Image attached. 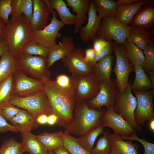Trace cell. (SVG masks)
Masks as SVG:
<instances>
[{
	"label": "cell",
	"instance_id": "27",
	"mask_svg": "<svg viewBox=\"0 0 154 154\" xmlns=\"http://www.w3.org/2000/svg\"><path fill=\"white\" fill-rule=\"evenodd\" d=\"M153 33V30L148 31L142 27H132L126 41L133 43L143 50L151 40V37Z\"/></svg>",
	"mask_w": 154,
	"mask_h": 154
},
{
	"label": "cell",
	"instance_id": "16",
	"mask_svg": "<svg viewBox=\"0 0 154 154\" xmlns=\"http://www.w3.org/2000/svg\"><path fill=\"white\" fill-rule=\"evenodd\" d=\"M33 16L31 21L32 31L41 30L48 25L50 15L56 12L49 6L47 0H32Z\"/></svg>",
	"mask_w": 154,
	"mask_h": 154
},
{
	"label": "cell",
	"instance_id": "23",
	"mask_svg": "<svg viewBox=\"0 0 154 154\" xmlns=\"http://www.w3.org/2000/svg\"><path fill=\"white\" fill-rule=\"evenodd\" d=\"M147 2L146 0H140L131 5H119L114 17L122 24L129 25L135 15L141 7Z\"/></svg>",
	"mask_w": 154,
	"mask_h": 154
},
{
	"label": "cell",
	"instance_id": "55",
	"mask_svg": "<svg viewBox=\"0 0 154 154\" xmlns=\"http://www.w3.org/2000/svg\"><path fill=\"white\" fill-rule=\"evenodd\" d=\"M150 129L153 132H154V119H153L149 121L148 123Z\"/></svg>",
	"mask_w": 154,
	"mask_h": 154
},
{
	"label": "cell",
	"instance_id": "43",
	"mask_svg": "<svg viewBox=\"0 0 154 154\" xmlns=\"http://www.w3.org/2000/svg\"><path fill=\"white\" fill-rule=\"evenodd\" d=\"M11 0H0V18L7 25L10 22L9 19L11 9Z\"/></svg>",
	"mask_w": 154,
	"mask_h": 154
},
{
	"label": "cell",
	"instance_id": "19",
	"mask_svg": "<svg viewBox=\"0 0 154 154\" xmlns=\"http://www.w3.org/2000/svg\"><path fill=\"white\" fill-rule=\"evenodd\" d=\"M114 59V57L111 55H108L92 66L93 80L96 84L100 85L103 82L110 80Z\"/></svg>",
	"mask_w": 154,
	"mask_h": 154
},
{
	"label": "cell",
	"instance_id": "7",
	"mask_svg": "<svg viewBox=\"0 0 154 154\" xmlns=\"http://www.w3.org/2000/svg\"><path fill=\"white\" fill-rule=\"evenodd\" d=\"M132 28L121 23L114 17L102 18L96 38L102 39L109 42L112 40L119 45H123Z\"/></svg>",
	"mask_w": 154,
	"mask_h": 154
},
{
	"label": "cell",
	"instance_id": "57",
	"mask_svg": "<svg viewBox=\"0 0 154 154\" xmlns=\"http://www.w3.org/2000/svg\"><path fill=\"white\" fill-rule=\"evenodd\" d=\"M46 154H55L53 151H48Z\"/></svg>",
	"mask_w": 154,
	"mask_h": 154
},
{
	"label": "cell",
	"instance_id": "21",
	"mask_svg": "<svg viewBox=\"0 0 154 154\" xmlns=\"http://www.w3.org/2000/svg\"><path fill=\"white\" fill-rule=\"evenodd\" d=\"M146 4L143 5L135 15L130 24V26L147 29L153 26L154 23V5L153 4Z\"/></svg>",
	"mask_w": 154,
	"mask_h": 154
},
{
	"label": "cell",
	"instance_id": "52",
	"mask_svg": "<svg viewBox=\"0 0 154 154\" xmlns=\"http://www.w3.org/2000/svg\"><path fill=\"white\" fill-rule=\"evenodd\" d=\"M6 26V23L0 18V40L3 39Z\"/></svg>",
	"mask_w": 154,
	"mask_h": 154
},
{
	"label": "cell",
	"instance_id": "20",
	"mask_svg": "<svg viewBox=\"0 0 154 154\" xmlns=\"http://www.w3.org/2000/svg\"><path fill=\"white\" fill-rule=\"evenodd\" d=\"M21 133L31 131L37 129L38 124L36 119L26 110L21 109L18 114L9 121Z\"/></svg>",
	"mask_w": 154,
	"mask_h": 154
},
{
	"label": "cell",
	"instance_id": "8",
	"mask_svg": "<svg viewBox=\"0 0 154 154\" xmlns=\"http://www.w3.org/2000/svg\"><path fill=\"white\" fill-rule=\"evenodd\" d=\"M112 45L113 52L116 57L113 71L116 76L115 80L117 88L122 92L127 86L130 73L134 71V66L127 56L123 45H119L114 42Z\"/></svg>",
	"mask_w": 154,
	"mask_h": 154
},
{
	"label": "cell",
	"instance_id": "44",
	"mask_svg": "<svg viewBox=\"0 0 154 154\" xmlns=\"http://www.w3.org/2000/svg\"><path fill=\"white\" fill-rule=\"evenodd\" d=\"M113 52L112 43L111 42L103 48L98 53L95 54L93 61L90 63L91 67L100 59L106 56L111 55Z\"/></svg>",
	"mask_w": 154,
	"mask_h": 154
},
{
	"label": "cell",
	"instance_id": "13",
	"mask_svg": "<svg viewBox=\"0 0 154 154\" xmlns=\"http://www.w3.org/2000/svg\"><path fill=\"white\" fill-rule=\"evenodd\" d=\"M56 12L52 15L50 23L43 29L32 32L31 40L49 48L56 44V39L61 36L59 33L65 25L56 18Z\"/></svg>",
	"mask_w": 154,
	"mask_h": 154
},
{
	"label": "cell",
	"instance_id": "31",
	"mask_svg": "<svg viewBox=\"0 0 154 154\" xmlns=\"http://www.w3.org/2000/svg\"><path fill=\"white\" fill-rule=\"evenodd\" d=\"M62 131L52 133L44 132L37 135L39 140L48 151L64 146V142L61 136Z\"/></svg>",
	"mask_w": 154,
	"mask_h": 154
},
{
	"label": "cell",
	"instance_id": "46",
	"mask_svg": "<svg viewBox=\"0 0 154 154\" xmlns=\"http://www.w3.org/2000/svg\"><path fill=\"white\" fill-rule=\"evenodd\" d=\"M60 86L64 88H72V83L70 77L64 74L58 75L55 81Z\"/></svg>",
	"mask_w": 154,
	"mask_h": 154
},
{
	"label": "cell",
	"instance_id": "39",
	"mask_svg": "<svg viewBox=\"0 0 154 154\" xmlns=\"http://www.w3.org/2000/svg\"><path fill=\"white\" fill-rule=\"evenodd\" d=\"M145 55V61L142 66L147 74L154 71V44L151 40L143 50Z\"/></svg>",
	"mask_w": 154,
	"mask_h": 154
},
{
	"label": "cell",
	"instance_id": "11",
	"mask_svg": "<svg viewBox=\"0 0 154 154\" xmlns=\"http://www.w3.org/2000/svg\"><path fill=\"white\" fill-rule=\"evenodd\" d=\"M100 86V90L97 94L85 102L91 108L100 110L103 106L106 107V110L114 108L118 91L115 80L111 78L109 81L102 83Z\"/></svg>",
	"mask_w": 154,
	"mask_h": 154
},
{
	"label": "cell",
	"instance_id": "36",
	"mask_svg": "<svg viewBox=\"0 0 154 154\" xmlns=\"http://www.w3.org/2000/svg\"><path fill=\"white\" fill-rule=\"evenodd\" d=\"M61 136L64 142V146L71 154H92L86 150L77 142L76 138L65 131L62 132Z\"/></svg>",
	"mask_w": 154,
	"mask_h": 154
},
{
	"label": "cell",
	"instance_id": "33",
	"mask_svg": "<svg viewBox=\"0 0 154 154\" xmlns=\"http://www.w3.org/2000/svg\"><path fill=\"white\" fill-rule=\"evenodd\" d=\"M104 128L101 124L98 126L89 131L83 136L76 138V140L82 147L91 152L96 138L100 135L103 134Z\"/></svg>",
	"mask_w": 154,
	"mask_h": 154
},
{
	"label": "cell",
	"instance_id": "2",
	"mask_svg": "<svg viewBox=\"0 0 154 154\" xmlns=\"http://www.w3.org/2000/svg\"><path fill=\"white\" fill-rule=\"evenodd\" d=\"M105 111L91 108L85 101L76 103L73 119L62 126L68 134L81 137L101 124Z\"/></svg>",
	"mask_w": 154,
	"mask_h": 154
},
{
	"label": "cell",
	"instance_id": "24",
	"mask_svg": "<svg viewBox=\"0 0 154 154\" xmlns=\"http://www.w3.org/2000/svg\"><path fill=\"white\" fill-rule=\"evenodd\" d=\"M111 143V154H138V145L133 141H125L114 133L110 134Z\"/></svg>",
	"mask_w": 154,
	"mask_h": 154
},
{
	"label": "cell",
	"instance_id": "14",
	"mask_svg": "<svg viewBox=\"0 0 154 154\" xmlns=\"http://www.w3.org/2000/svg\"><path fill=\"white\" fill-rule=\"evenodd\" d=\"M84 50L76 47L62 60L64 66L73 76H87L92 74L90 63L84 60Z\"/></svg>",
	"mask_w": 154,
	"mask_h": 154
},
{
	"label": "cell",
	"instance_id": "25",
	"mask_svg": "<svg viewBox=\"0 0 154 154\" xmlns=\"http://www.w3.org/2000/svg\"><path fill=\"white\" fill-rule=\"evenodd\" d=\"M47 1L50 7L57 12L61 22L64 25L75 26L76 16L71 12L65 1L63 0H47Z\"/></svg>",
	"mask_w": 154,
	"mask_h": 154
},
{
	"label": "cell",
	"instance_id": "53",
	"mask_svg": "<svg viewBox=\"0 0 154 154\" xmlns=\"http://www.w3.org/2000/svg\"><path fill=\"white\" fill-rule=\"evenodd\" d=\"M53 151L55 154H70L69 151L64 146L58 147Z\"/></svg>",
	"mask_w": 154,
	"mask_h": 154
},
{
	"label": "cell",
	"instance_id": "40",
	"mask_svg": "<svg viewBox=\"0 0 154 154\" xmlns=\"http://www.w3.org/2000/svg\"><path fill=\"white\" fill-rule=\"evenodd\" d=\"M13 85L12 75L0 83V105L10 100L12 96Z\"/></svg>",
	"mask_w": 154,
	"mask_h": 154
},
{
	"label": "cell",
	"instance_id": "30",
	"mask_svg": "<svg viewBox=\"0 0 154 154\" xmlns=\"http://www.w3.org/2000/svg\"><path fill=\"white\" fill-rule=\"evenodd\" d=\"M17 69L15 58L6 51L0 58V83Z\"/></svg>",
	"mask_w": 154,
	"mask_h": 154
},
{
	"label": "cell",
	"instance_id": "56",
	"mask_svg": "<svg viewBox=\"0 0 154 154\" xmlns=\"http://www.w3.org/2000/svg\"><path fill=\"white\" fill-rule=\"evenodd\" d=\"M147 75L153 84L154 85V71H151L148 73Z\"/></svg>",
	"mask_w": 154,
	"mask_h": 154
},
{
	"label": "cell",
	"instance_id": "18",
	"mask_svg": "<svg viewBox=\"0 0 154 154\" xmlns=\"http://www.w3.org/2000/svg\"><path fill=\"white\" fill-rule=\"evenodd\" d=\"M88 15L86 25L81 27L78 32L81 40L86 43L96 38L100 24L101 20L97 14L94 0H90Z\"/></svg>",
	"mask_w": 154,
	"mask_h": 154
},
{
	"label": "cell",
	"instance_id": "50",
	"mask_svg": "<svg viewBox=\"0 0 154 154\" xmlns=\"http://www.w3.org/2000/svg\"><path fill=\"white\" fill-rule=\"evenodd\" d=\"M48 116L45 114H41L38 116L36 119V121L39 124L44 125L47 124Z\"/></svg>",
	"mask_w": 154,
	"mask_h": 154
},
{
	"label": "cell",
	"instance_id": "3",
	"mask_svg": "<svg viewBox=\"0 0 154 154\" xmlns=\"http://www.w3.org/2000/svg\"><path fill=\"white\" fill-rule=\"evenodd\" d=\"M32 32L31 21L23 14L6 25L3 39L7 44L8 51L15 58L21 53L24 45L31 40Z\"/></svg>",
	"mask_w": 154,
	"mask_h": 154
},
{
	"label": "cell",
	"instance_id": "28",
	"mask_svg": "<svg viewBox=\"0 0 154 154\" xmlns=\"http://www.w3.org/2000/svg\"><path fill=\"white\" fill-rule=\"evenodd\" d=\"M11 22L15 21L23 14L31 21L33 13L32 0H11Z\"/></svg>",
	"mask_w": 154,
	"mask_h": 154
},
{
	"label": "cell",
	"instance_id": "5",
	"mask_svg": "<svg viewBox=\"0 0 154 154\" xmlns=\"http://www.w3.org/2000/svg\"><path fill=\"white\" fill-rule=\"evenodd\" d=\"M131 84V80H129L126 90L123 92L118 90L113 110L116 113L121 115L134 129L140 131L142 130V127L137 123L134 118V112L137 106V101L132 94Z\"/></svg>",
	"mask_w": 154,
	"mask_h": 154
},
{
	"label": "cell",
	"instance_id": "37",
	"mask_svg": "<svg viewBox=\"0 0 154 154\" xmlns=\"http://www.w3.org/2000/svg\"><path fill=\"white\" fill-rule=\"evenodd\" d=\"M103 136L98 140L96 145L92 150V154H111V143L110 138V132L104 131Z\"/></svg>",
	"mask_w": 154,
	"mask_h": 154
},
{
	"label": "cell",
	"instance_id": "41",
	"mask_svg": "<svg viewBox=\"0 0 154 154\" xmlns=\"http://www.w3.org/2000/svg\"><path fill=\"white\" fill-rule=\"evenodd\" d=\"M20 109L9 101L0 105V110L2 115L7 121H9L14 117Z\"/></svg>",
	"mask_w": 154,
	"mask_h": 154
},
{
	"label": "cell",
	"instance_id": "9",
	"mask_svg": "<svg viewBox=\"0 0 154 154\" xmlns=\"http://www.w3.org/2000/svg\"><path fill=\"white\" fill-rule=\"evenodd\" d=\"M12 76L13 96L26 97L44 90V84L42 80L31 78L20 70L17 69Z\"/></svg>",
	"mask_w": 154,
	"mask_h": 154
},
{
	"label": "cell",
	"instance_id": "38",
	"mask_svg": "<svg viewBox=\"0 0 154 154\" xmlns=\"http://www.w3.org/2000/svg\"><path fill=\"white\" fill-rule=\"evenodd\" d=\"M49 48L37 44L30 40L23 46L21 53L27 55L40 56L47 58Z\"/></svg>",
	"mask_w": 154,
	"mask_h": 154
},
{
	"label": "cell",
	"instance_id": "22",
	"mask_svg": "<svg viewBox=\"0 0 154 154\" xmlns=\"http://www.w3.org/2000/svg\"><path fill=\"white\" fill-rule=\"evenodd\" d=\"M67 5L71 7L72 11L76 13V22L74 33H77L80 28L88 20L86 14L90 7V0H66Z\"/></svg>",
	"mask_w": 154,
	"mask_h": 154
},
{
	"label": "cell",
	"instance_id": "32",
	"mask_svg": "<svg viewBox=\"0 0 154 154\" xmlns=\"http://www.w3.org/2000/svg\"><path fill=\"white\" fill-rule=\"evenodd\" d=\"M95 7L100 20L109 17H114L119 6L116 1L113 0H94Z\"/></svg>",
	"mask_w": 154,
	"mask_h": 154
},
{
	"label": "cell",
	"instance_id": "1",
	"mask_svg": "<svg viewBox=\"0 0 154 154\" xmlns=\"http://www.w3.org/2000/svg\"><path fill=\"white\" fill-rule=\"evenodd\" d=\"M44 90L46 94L53 114L58 117L56 124L62 126L71 121L73 118L76 102L72 87H61L50 78L44 77Z\"/></svg>",
	"mask_w": 154,
	"mask_h": 154
},
{
	"label": "cell",
	"instance_id": "47",
	"mask_svg": "<svg viewBox=\"0 0 154 154\" xmlns=\"http://www.w3.org/2000/svg\"><path fill=\"white\" fill-rule=\"evenodd\" d=\"M93 40V49L95 54L98 53L103 48L108 44L110 42L102 39L95 38Z\"/></svg>",
	"mask_w": 154,
	"mask_h": 154
},
{
	"label": "cell",
	"instance_id": "35",
	"mask_svg": "<svg viewBox=\"0 0 154 154\" xmlns=\"http://www.w3.org/2000/svg\"><path fill=\"white\" fill-rule=\"evenodd\" d=\"M25 152L22 143L16 141L13 137L5 139L0 147V154H22Z\"/></svg>",
	"mask_w": 154,
	"mask_h": 154
},
{
	"label": "cell",
	"instance_id": "26",
	"mask_svg": "<svg viewBox=\"0 0 154 154\" xmlns=\"http://www.w3.org/2000/svg\"><path fill=\"white\" fill-rule=\"evenodd\" d=\"M22 143L25 152L30 154H46L48 150L31 131L21 133Z\"/></svg>",
	"mask_w": 154,
	"mask_h": 154
},
{
	"label": "cell",
	"instance_id": "4",
	"mask_svg": "<svg viewBox=\"0 0 154 154\" xmlns=\"http://www.w3.org/2000/svg\"><path fill=\"white\" fill-rule=\"evenodd\" d=\"M20 108L29 113L36 119L41 114L48 116L53 114L48 96L44 90L24 97L12 96L9 101Z\"/></svg>",
	"mask_w": 154,
	"mask_h": 154
},
{
	"label": "cell",
	"instance_id": "54",
	"mask_svg": "<svg viewBox=\"0 0 154 154\" xmlns=\"http://www.w3.org/2000/svg\"><path fill=\"white\" fill-rule=\"evenodd\" d=\"M140 0H117L118 5H131L139 1Z\"/></svg>",
	"mask_w": 154,
	"mask_h": 154
},
{
	"label": "cell",
	"instance_id": "10",
	"mask_svg": "<svg viewBox=\"0 0 154 154\" xmlns=\"http://www.w3.org/2000/svg\"><path fill=\"white\" fill-rule=\"evenodd\" d=\"M70 77L76 103L91 100L99 92L100 85L94 83L92 74L87 76L72 75Z\"/></svg>",
	"mask_w": 154,
	"mask_h": 154
},
{
	"label": "cell",
	"instance_id": "34",
	"mask_svg": "<svg viewBox=\"0 0 154 154\" xmlns=\"http://www.w3.org/2000/svg\"><path fill=\"white\" fill-rule=\"evenodd\" d=\"M126 54L130 63L133 65L142 66L145 56L142 50L133 43L126 40L123 44Z\"/></svg>",
	"mask_w": 154,
	"mask_h": 154
},
{
	"label": "cell",
	"instance_id": "17",
	"mask_svg": "<svg viewBox=\"0 0 154 154\" xmlns=\"http://www.w3.org/2000/svg\"><path fill=\"white\" fill-rule=\"evenodd\" d=\"M76 48L73 37L68 36L62 37L58 44L56 43L49 48L46 58L48 68L56 61L64 59Z\"/></svg>",
	"mask_w": 154,
	"mask_h": 154
},
{
	"label": "cell",
	"instance_id": "29",
	"mask_svg": "<svg viewBox=\"0 0 154 154\" xmlns=\"http://www.w3.org/2000/svg\"><path fill=\"white\" fill-rule=\"evenodd\" d=\"M133 66L135 78L131 86V91H146L153 89L154 90V85L146 74L142 66L135 65Z\"/></svg>",
	"mask_w": 154,
	"mask_h": 154
},
{
	"label": "cell",
	"instance_id": "48",
	"mask_svg": "<svg viewBox=\"0 0 154 154\" xmlns=\"http://www.w3.org/2000/svg\"><path fill=\"white\" fill-rule=\"evenodd\" d=\"M84 60L87 62H92L95 55V52L93 48H88L84 50Z\"/></svg>",
	"mask_w": 154,
	"mask_h": 154
},
{
	"label": "cell",
	"instance_id": "42",
	"mask_svg": "<svg viewBox=\"0 0 154 154\" xmlns=\"http://www.w3.org/2000/svg\"><path fill=\"white\" fill-rule=\"evenodd\" d=\"M123 140L127 139L133 141H137L143 145L144 152L143 154H154V144L147 141L143 138L139 137L136 135V132H134L129 136H120Z\"/></svg>",
	"mask_w": 154,
	"mask_h": 154
},
{
	"label": "cell",
	"instance_id": "49",
	"mask_svg": "<svg viewBox=\"0 0 154 154\" xmlns=\"http://www.w3.org/2000/svg\"><path fill=\"white\" fill-rule=\"evenodd\" d=\"M58 117L55 114H52L48 116L47 124L50 125L56 124L58 120Z\"/></svg>",
	"mask_w": 154,
	"mask_h": 154
},
{
	"label": "cell",
	"instance_id": "15",
	"mask_svg": "<svg viewBox=\"0 0 154 154\" xmlns=\"http://www.w3.org/2000/svg\"><path fill=\"white\" fill-rule=\"evenodd\" d=\"M101 124L104 127L111 128L114 133L120 136H129L133 132H137L121 115L116 113L113 108L105 111Z\"/></svg>",
	"mask_w": 154,
	"mask_h": 154
},
{
	"label": "cell",
	"instance_id": "6",
	"mask_svg": "<svg viewBox=\"0 0 154 154\" xmlns=\"http://www.w3.org/2000/svg\"><path fill=\"white\" fill-rule=\"evenodd\" d=\"M15 59L17 69L29 76L41 80L44 77L50 78L51 72L48 66L46 58L21 53Z\"/></svg>",
	"mask_w": 154,
	"mask_h": 154
},
{
	"label": "cell",
	"instance_id": "51",
	"mask_svg": "<svg viewBox=\"0 0 154 154\" xmlns=\"http://www.w3.org/2000/svg\"><path fill=\"white\" fill-rule=\"evenodd\" d=\"M8 49V46L5 40L3 39L0 40V58Z\"/></svg>",
	"mask_w": 154,
	"mask_h": 154
},
{
	"label": "cell",
	"instance_id": "45",
	"mask_svg": "<svg viewBox=\"0 0 154 154\" xmlns=\"http://www.w3.org/2000/svg\"><path fill=\"white\" fill-rule=\"evenodd\" d=\"M8 131L19 132L15 127L8 123L3 117L0 110V133H5Z\"/></svg>",
	"mask_w": 154,
	"mask_h": 154
},
{
	"label": "cell",
	"instance_id": "12",
	"mask_svg": "<svg viewBox=\"0 0 154 154\" xmlns=\"http://www.w3.org/2000/svg\"><path fill=\"white\" fill-rule=\"evenodd\" d=\"M131 91L135 95L137 101V106L134 112L135 119L137 123L141 126L146 122L154 119V90Z\"/></svg>",
	"mask_w": 154,
	"mask_h": 154
}]
</instances>
